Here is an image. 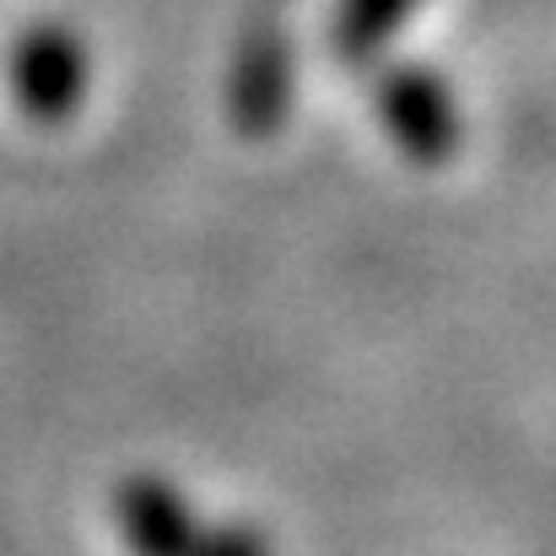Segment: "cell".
Instances as JSON below:
<instances>
[{"instance_id": "obj_1", "label": "cell", "mask_w": 556, "mask_h": 556, "mask_svg": "<svg viewBox=\"0 0 556 556\" xmlns=\"http://www.w3.org/2000/svg\"><path fill=\"white\" fill-rule=\"evenodd\" d=\"M11 87L33 119H43V125L65 119L87 87V54H81L76 33H65L60 22L27 27L16 38V54H11Z\"/></svg>"}, {"instance_id": "obj_2", "label": "cell", "mask_w": 556, "mask_h": 556, "mask_svg": "<svg viewBox=\"0 0 556 556\" xmlns=\"http://www.w3.org/2000/svg\"><path fill=\"white\" fill-rule=\"evenodd\" d=\"M378 119L389 125V136L416 157V163H443L459 147V114L448 87L432 71H389L378 81Z\"/></svg>"}, {"instance_id": "obj_4", "label": "cell", "mask_w": 556, "mask_h": 556, "mask_svg": "<svg viewBox=\"0 0 556 556\" xmlns=\"http://www.w3.org/2000/svg\"><path fill=\"white\" fill-rule=\"evenodd\" d=\"M416 0H341V16H336V43L346 60H363L372 54L405 16H410Z\"/></svg>"}, {"instance_id": "obj_3", "label": "cell", "mask_w": 556, "mask_h": 556, "mask_svg": "<svg viewBox=\"0 0 556 556\" xmlns=\"http://www.w3.org/2000/svg\"><path fill=\"white\" fill-rule=\"evenodd\" d=\"M287 87H292V65H287V38L270 16H260L238 49L232 65V119L249 136L276 130V119L287 114Z\"/></svg>"}]
</instances>
